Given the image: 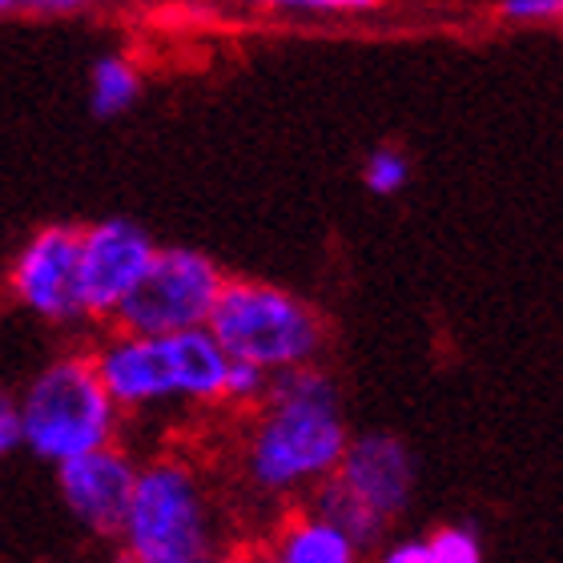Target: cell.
Listing matches in <instances>:
<instances>
[{"label":"cell","instance_id":"21","mask_svg":"<svg viewBox=\"0 0 563 563\" xmlns=\"http://www.w3.org/2000/svg\"><path fill=\"white\" fill-rule=\"evenodd\" d=\"M250 4H266V9L286 12H322V0H250Z\"/></svg>","mask_w":563,"mask_h":563},{"label":"cell","instance_id":"19","mask_svg":"<svg viewBox=\"0 0 563 563\" xmlns=\"http://www.w3.org/2000/svg\"><path fill=\"white\" fill-rule=\"evenodd\" d=\"M222 563H274L266 543H242V548H230Z\"/></svg>","mask_w":563,"mask_h":563},{"label":"cell","instance_id":"7","mask_svg":"<svg viewBox=\"0 0 563 563\" xmlns=\"http://www.w3.org/2000/svg\"><path fill=\"white\" fill-rule=\"evenodd\" d=\"M222 286L225 274L218 271V262L210 254L189 246L157 250L145 278L137 282V290L113 314V330H125V334L198 330L210 322Z\"/></svg>","mask_w":563,"mask_h":563},{"label":"cell","instance_id":"2","mask_svg":"<svg viewBox=\"0 0 563 563\" xmlns=\"http://www.w3.org/2000/svg\"><path fill=\"white\" fill-rule=\"evenodd\" d=\"M118 543V555L130 563H222L234 548L206 471L177 451H162L137 467Z\"/></svg>","mask_w":563,"mask_h":563},{"label":"cell","instance_id":"10","mask_svg":"<svg viewBox=\"0 0 563 563\" xmlns=\"http://www.w3.org/2000/svg\"><path fill=\"white\" fill-rule=\"evenodd\" d=\"M137 459L121 443L97 446L89 455H77L57 467V492L69 516L93 536L118 540L125 511H130L133 487H137Z\"/></svg>","mask_w":563,"mask_h":563},{"label":"cell","instance_id":"6","mask_svg":"<svg viewBox=\"0 0 563 563\" xmlns=\"http://www.w3.org/2000/svg\"><path fill=\"white\" fill-rule=\"evenodd\" d=\"M415 479H419L415 455L399 434H351L334 475L322 487H314L302 507L346 531L366 552L407 516L415 499Z\"/></svg>","mask_w":563,"mask_h":563},{"label":"cell","instance_id":"15","mask_svg":"<svg viewBox=\"0 0 563 563\" xmlns=\"http://www.w3.org/2000/svg\"><path fill=\"white\" fill-rule=\"evenodd\" d=\"M407 177H411V165L402 157L399 150H375L366 157V169H363V181L371 194L378 198H390V194H399L407 186Z\"/></svg>","mask_w":563,"mask_h":563},{"label":"cell","instance_id":"4","mask_svg":"<svg viewBox=\"0 0 563 563\" xmlns=\"http://www.w3.org/2000/svg\"><path fill=\"white\" fill-rule=\"evenodd\" d=\"M206 330L230 363H250L266 375L314 366L327 346V322L314 306L258 278H225Z\"/></svg>","mask_w":563,"mask_h":563},{"label":"cell","instance_id":"5","mask_svg":"<svg viewBox=\"0 0 563 563\" xmlns=\"http://www.w3.org/2000/svg\"><path fill=\"white\" fill-rule=\"evenodd\" d=\"M21 446L41 463H69L97 446L118 443L121 411L101 387L93 354H60L16 395Z\"/></svg>","mask_w":563,"mask_h":563},{"label":"cell","instance_id":"1","mask_svg":"<svg viewBox=\"0 0 563 563\" xmlns=\"http://www.w3.org/2000/svg\"><path fill=\"white\" fill-rule=\"evenodd\" d=\"M351 427L339 383L322 366H298L271 378L258 411L246 415L238 443V475L258 499L294 504L334 475Z\"/></svg>","mask_w":563,"mask_h":563},{"label":"cell","instance_id":"11","mask_svg":"<svg viewBox=\"0 0 563 563\" xmlns=\"http://www.w3.org/2000/svg\"><path fill=\"white\" fill-rule=\"evenodd\" d=\"M266 552L274 563H358L363 548L339 531L334 523H327L322 516H314L310 507H290L278 519V528L271 531Z\"/></svg>","mask_w":563,"mask_h":563},{"label":"cell","instance_id":"17","mask_svg":"<svg viewBox=\"0 0 563 563\" xmlns=\"http://www.w3.org/2000/svg\"><path fill=\"white\" fill-rule=\"evenodd\" d=\"M21 446V411H16V395L0 387V459L12 455Z\"/></svg>","mask_w":563,"mask_h":563},{"label":"cell","instance_id":"9","mask_svg":"<svg viewBox=\"0 0 563 563\" xmlns=\"http://www.w3.org/2000/svg\"><path fill=\"white\" fill-rule=\"evenodd\" d=\"M153 238L137 222L109 218L81 230V306L85 318L113 322L121 302L137 290V282L150 271Z\"/></svg>","mask_w":563,"mask_h":563},{"label":"cell","instance_id":"16","mask_svg":"<svg viewBox=\"0 0 563 563\" xmlns=\"http://www.w3.org/2000/svg\"><path fill=\"white\" fill-rule=\"evenodd\" d=\"M507 21L536 24V21H563V0H504L499 4Z\"/></svg>","mask_w":563,"mask_h":563},{"label":"cell","instance_id":"13","mask_svg":"<svg viewBox=\"0 0 563 563\" xmlns=\"http://www.w3.org/2000/svg\"><path fill=\"white\" fill-rule=\"evenodd\" d=\"M271 378L274 375H266V371H258V366L230 363V371H225V387H222V407L234 415L258 411L262 399H266V390H271Z\"/></svg>","mask_w":563,"mask_h":563},{"label":"cell","instance_id":"18","mask_svg":"<svg viewBox=\"0 0 563 563\" xmlns=\"http://www.w3.org/2000/svg\"><path fill=\"white\" fill-rule=\"evenodd\" d=\"M378 563H431V552H427V540H399L378 555Z\"/></svg>","mask_w":563,"mask_h":563},{"label":"cell","instance_id":"14","mask_svg":"<svg viewBox=\"0 0 563 563\" xmlns=\"http://www.w3.org/2000/svg\"><path fill=\"white\" fill-rule=\"evenodd\" d=\"M431 563H487L483 560L479 531H471L467 523H446L427 540Z\"/></svg>","mask_w":563,"mask_h":563},{"label":"cell","instance_id":"3","mask_svg":"<svg viewBox=\"0 0 563 563\" xmlns=\"http://www.w3.org/2000/svg\"><path fill=\"white\" fill-rule=\"evenodd\" d=\"M93 354L97 378L121 415L150 407H222L230 358L206 327L177 334H125L113 330Z\"/></svg>","mask_w":563,"mask_h":563},{"label":"cell","instance_id":"20","mask_svg":"<svg viewBox=\"0 0 563 563\" xmlns=\"http://www.w3.org/2000/svg\"><path fill=\"white\" fill-rule=\"evenodd\" d=\"M12 4H24V9H36V12H69L89 4V0H12Z\"/></svg>","mask_w":563,"mask_h":563},{"label":"cell","instance_id":"22","mask_svg":"<svg viewBox=\"0 0 563 563\" xmlns=\"http://www.w3.org/2000/svg\"><path fill=\"white\" fill-rule=\"evenodd\" d=\"M383 0H322V9H339V12H363V9H375Z\"/></svg>","mask_w":563,"mask_h":563},{"label":"cell","instance_id":"23","mask_svg":"<svg viewBox=\"0 0 563 563\" xmlns=\"http://www.w3.org/2000/svg\"><path fill=\"white\" fill-rule=\"evenodd\" d=\"M4 9H12V0H0V12H4Z\"/></svg>","mask_w":563,"mask_h":563},{"label":"cell","instance_id":"12","mask_svg":"<svg viewBox=\"0 0 563 563\" xmlns=\"http://www.w3.org/2000/svg\"><path fill=\"white\" fill-rule=\"evenodd\" d=\"M141 77L125 57H101L93 65V113L97 118H118L137 101Z\"/></svg>","mask_w":563,"mask_h":563},{"label":"cell","instance_id":"8","mask_svg":"<svg viewBox=\"0 0 563 563\" xmlns=\"http://www.w3.org/2000/svg\"><path fill=\"white\" fill-rule=\"evenodd\" d=\"M9 290L45 322H81V225H45L9 266Z\"/></svg>","mask_w":563,"mask_h":563}]
</instances>
